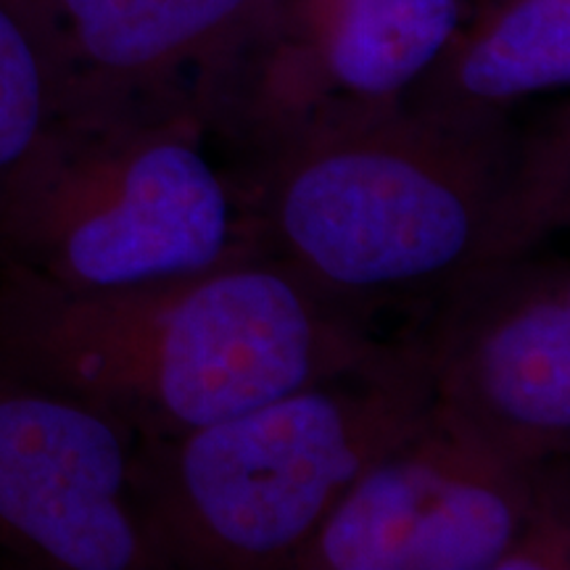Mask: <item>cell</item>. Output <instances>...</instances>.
<instances>
[{"mask_svg": "<svg viewBox=\"0 0 570 570\" xmlns=\"http://www.w3.org/2000/svg\"><path fill=\"white\" fill-rule=\"evenodd\" d=\"M417 333L433 415L541 473L570 449V269L529 254L441 296Z\"/></svg>", "mask_w": 570, "mask_h": 570, "instance_id": "8992f818", "label": "cell"}, {"mask_svg": "<svg viewBox=\"0 0 570 570\" xmlns=\"http://www.w3.org/2000/svg\"><path fill=\"white\" fill-rule=\"evenodd\" d=\"M206 125L188 96L63 114L0 214V267L114 291L259 254Z\"/></svg>", "mask_w": 570, "mask_h": 570, "instance_id": "277c9868", "label": "cell"}, {"mask_svg": "<svg viewBox=\"0 0 570 570\" xmlns=\"http://www.w3.org/2000/svg\"><path fill=\"white\" fill-rule=\"evenodd\" d=\"M460 21L462 0H259L198 104L206 122L254 148L317 119L404 104Z\"/></svg>", "mask_w": 570, "mask_h": 570, "instance_id": "5b68a950", "label": "cell"}, {"mask_svg": "<svg viewBox=\"0 0 570 570\" xmlns=\"http://www.w3.org/2000/svg\"><path fill=\"white\" fill-rule=\"evenodd\" d=\"M570 82V0H504L479 27L458 32L417 85L420 109L499 117L520 98Z\"/></svg>", "mask_w": 570, "mask_h": 570, "instance_id": "30bf717a", "label": "cell"}, {"mask_svg": "<svg viewBox=\"0 0 570 570\" xmlns=\"http://www.w3.org/2000/svg\"><path fill=\"white\" fill-rule=\"evenodd\" d=\"M529 568H568V518L560 515V499L554 494L547 497L529 529L497 566V570Z\"/></svg>", "mask_w": 570, "mask_h": 570, "instance_id": "7c38bea8", "label": "cell"}, {"mask_svg": "<svg viewBox=\"0 0 570 570\" xmlns=\"http://www.w3.org/2000/svg\"><path fill=\"white\" fill-rule=\"evenodd\" d=\"M389 344L267 254L132 288L0 267V362L169 439L354 370Z\"/></svg>", "mask_w": 570, "mask_h": 570, "instance_id": "7a4b0ae2", "label": "cell"}, {"mask_svg": "<svg viewBox=\"0 0 570 570\" xmlns=\"http://www.w3.org/2000/svg\"><path fill=\"white\" fill-rule=\"evenodd\" d=\"M69 106L40 0H0V214Z\"/></svg>", "mask_w": 570, "mask_h": 570, "instance_id": "8fae6325", "label": "cell"}, {"mask_svg": "<svg viewBox=\"0 0 570 570\" xmlns=\"http://www.w3.org/2000/svg\"><path fill=\"white\" fill-rule=\"evenodd\" d=\"M40 6L59 46L71 114L185 96L175 80L190 67L202 71V96L259 0H40Z\"/></svg>", "mask_w": 570, "mask_h": 570, "instance_id": "9c48e42d", "label": "cell"}, {"mask_svg": "<svg viewBox=\"0 0 570 570\" xmlns=\"http://www.w3.org/2000/svg\"><path fill=\"white\" fill-rule=\"evenodd\" d=\"M433 415L356 479L288 570H497L552 489Z\"/></svg>", "mask_w": 570, "mask_h": 570, "instance_id": "52a82bcc", "label": "cell"}, {"mask_svg": "<svg viewBox=\"0 0 570 570\" xmlns=\"http://www.w3.org/2000/svg\"><path fill=\"white\" fill-rule=\"evenodd\" d=\"M433 410L417 336L183 436L138 439L135 515L159 568H288L386 449Z\"/></svg>", "mask_w": 570, "mask_h": 570, "instance_id": "3957f363", "label": "cell"}, {"mask_svg": "<svg viewBox=\"0 0 570 570\" xmlns=\"http://www.w3.org/2000/svg\"><path fill=\"white\" fill-rule=\"evenodd\" d=\"M132 436L96 404L0 362V552L48 570H151Z\"/></svg>", "mask_w": 570, "mask_h": 570, "instance_id": "ba28073f", "label": "cell"}, {"mask_svg": "<svg viewBox=\"0 0 570 570\" xmlns=\"http://www.w3.org/2000/svg\"><path fill=\"white\" fill-rule=\"evenodd\" d=\"M566 146L404 101L277 135L230 180L256 248L323 296L436 304L566 223Z\"/></svg>", "mask_w": 570, "mask_h": 570, "instance_id": "6da1fadb", "label": "cell"}]
</instances>
